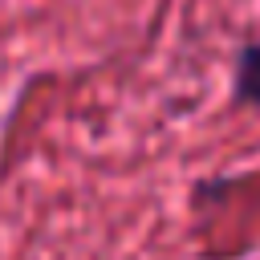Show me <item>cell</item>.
I'll use <instances>...</instances> for the list:
<instances>
[{
    "label": "cell",
    "instance_id": "1",
    "mask_svg": "<svg viewBox=\"0 0 260 260\" xmlns=\"http://www.w3.org/2000/svg\"><path fill=\"white\" fill-rule=\"evenodd\" d=\"M236 106H256L260 110V41H248L236 53V81H232Z\"/></svg>",
    "mask_w": 260,
    "mask_h": 260
}]
</instances>
